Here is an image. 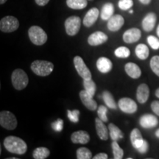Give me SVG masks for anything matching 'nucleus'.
Masks as SVG:
<instances>
[{
    "mask_svg": "<svg viewBox=\"0 0 159 159\" xmlns=\"http://www.w3.org/2000/svg\"><path fill=\"white\" fill-rule=\"evenodd\" d=\"M66 5L74 10H82L88 5L87 0H66Z\"/></svg>",
    "mask_w": 159,
    "mask_h": 159,
    "instance_id": "27",
    "label": "nucleus"
},
{
    "mask_svg": "<svg viewBox=\"0 0 159 159\" xmlns=\"http://www.w3.org/2000/svg\"><path fill=\"white\" fill-rule=\"evenodd\" d=\"M28 35L31 42L37 46L44 44L48 39L46 32L39 26H32L28 30Z\"/></svg>",
    "mask_w": 159,
    "mask_h": 159,
    "instance_id": "4",
    "label": "nucleus"
},
{
    "mask_svg": "<svg viewBox=\"0 0 159 159\" xmlns=\"http://www.w3.org/2000/svg\"><path fill=\"white\" fill-rule=\"evenodd\" d=\"M114 13V6L112 3H105L102 6V11H101L100 16L101 19L105 21H108L113 16Z\"/></svg>",
    "mask_w": 159,
    "mask_h": 159,
    "instance_id": "23",
    "label": "nucleus"
},
{
    "mask_svg": "<svg viewBox=\"0 0 159 159\" xmlns=\"http://www.w3.org/2000/svg\"><path fill=\"white\" fill-rule=\"evenodd\" d=\"M156 33H157V35H158V37L159 38V25H158V27H157Z\"/></svg>",
    "mask_w": 159,
    "mask_h": 159,
    "instance_id": "46",
    "label": "nucleus"
},
{
    "mask_svg": "<svg viewBox=\"0 0 159 159\" xmlns=\"http://www.w3.org/2000/svg\"><path fill=\"white\" fill-rule=\"evenodd\" d=\"M111 147H112L114 158L122 159L123 158V156H124V151L119 147L118 143H117V141H113L112 144H111Z\"/></svg>",
    "mask_w": 159,
    "mask_h": 159,
    "instance_id": "30",
    "label": "nucleus"
},
{
    "mask_svg": "<svg viewBox=\"0 0 159 159\" xmlns=\"http://www.w3.org/2000/svg\"><path fill=\"white\" fill-rule=\"evenodd\" d=\"M6 2H7V0H0V4H1V5H3V4H5Z\"/></svg>",
    "mask_w": 159,
    "mask_h": 159,
    "instance_id": "47",
    "label": "nucleus"
},
{
    "mask_svg": "<svg viewBox=\"0 0 159 159\" xmlns=\"http://www.w3.org/2000/svg\"><path fill=\"white\" fill-rule=\"evenodd\" d=\"M141 3H142L143 5H148L150 3L151 0H139Z\"/></svg>",
    "mask_w": 159,
    "mask_h": 159,
    "instance_id": "43",
    "label": "nucleus"
},
{
    "mask_svg": "<svg viewBox=\"0 0 159 159\" xmlns=\"http://www.w3.org/2000/svg\"><path fill=\"white\" fill-rule=\"evenodd\" d=\"M135 52L138 58L141 60H146L150 54V50H149L148 47L144 43H139L137 45L135 49Z\"/></svg>",
    "mask_w": 159,
    "mask_h": 159,
    "instance_id": "25",
    "label": "nucleus"
},
{
    "mask_svg": "<svg viewBox=\"0 0 159 159\" xmlns=\"http://www.w3.org/2000/svg\"><path fill=\"white\" fill-rule=\"evenodd\" d=\"M155 94H156V96L158 97V98H159V88L156 91V93H155Z\"/></svg>",
    "mask_w": 159,
    "mask_h": 159,
    "instance_id": "44",
    "label": "nucleus"
},
{
    "mask_svg": "<svg viewBox=\"0 0 159 159\" xmlns=\"http://www.w3.org/2000/svg\"><path fill=\"white\" fill-rule=\"evenodd\" d=\"M81 26V19L78 16L69 17L65 21V29L67 35L74 36L80 31Z\"/></svg>",
    "mask_w": 159,
    "mask_h": 159,
    "instance_id": "7",
    "label": "nucleus"
},
{
    "mask_svg": "<svg viewBox=\"0 0 159 159\" xmlns=\"http://www.w3.org/2000/svg\"><path fill=\"white\" fill-rule=\"evenodd\" d=\"M108 130L110 133L111 139L113 141H118L119 139H122L124 137L122 131L119 129L116 125L113 123H110L108 125Z\"/></svg>",
    "mask_w": 159,
    "mask_h": 159,
    "instance_id": "24",
    "label": "nucleus"
},
{
    "mask_svg": "<svg viewBox=\"0 0 159 159\" xmlns=\"http://www.w3.org/2000/svg\"><path fill=\"white\" fill-rule=\"evenodd\" d=\"M114 54L117 57H121V58H127L130 56V51L128 47H120L117 48L114 52Z\"/></svg>",
    "mask_w": 159,
    "mask_h": 159,
    "instance_id": "32",
    "label": "nucleus"
},
{
    "mask_svg": "<svg viewBox=\"0 0 159 159\" xmlns=\"http://www.w3.org/2000/svg\"><path fill=\"white\" fill-rule=\"evenodd\" d=\"M4 147L8 152L17 155L25 154L27 150V145L25 141L13 136L6 137L4 140Z\"/></svg>",
    "mask_w": 159,
    "mask_h": 159,
    "instance_id": "1",
    "label": "nucleus"
},
{
    "mask_svg": "<svg viewBox=\"0 0 159 159\" xmlns=\"http://www.w3.org/2000/svg\"><path fill=\"white\" fill-rule=\"evenodd\" d=\"M140 125L144 128H152L158 124V119L152 114H144L139 119Z\"/></svg>",
    "mask_w": 159,
    "mask_h": 159,
    "instance_id": "13",
    "label": "nucleus"
},
{
    "mask_svg": "<svg viewBox=\"0 0 159 159\" xmlns=\"http://www.w3.org/2000/svg\"><path fill=\"white\" fill-rule=\"evenodd\" d=\"M103 122H103L102 120H101L99 117L98 118L95 119L96 130H97V135H98L99 138L101 140L106 141V140H108V139L109 137L108 130Z\"/></svg>",
    "mask_w": 159,
    "mask_h": 159,
    "instance_id": "18",
    "label": "nucleus"
},
{
    "mask_svg": "<svg viewBox=\"0 0 159 159\" xmlns=\"http://www.w3.org/2000/svg\"><path fill=\"white\" fill-rule=\"evenodd\" d=\"M19 21L16 17L5 16L0 21V30L3 33H12L19 28Z\"/></svg>",
    "mask_w": 159,
    "mask_h": 159,
    "instance_id": "6",
    "label": "nucleus"
},
{
    "mask_svg": "<svg viewBox=\"0 0 159 159\" xmlns=\"http://www.w3.org/2000/svg\"><path fill=\"white\" fill-rule=\"evenodd\" d=\"M148 42L151 48L155 50L159 49V39L154 35H149L148 37Z\"/></svg>",
    "mask_w": 159,
    "mask_h": 159,
    "instance_id": "36",
    "label": "nucleus"
},
{
    "mask_svg": "<svg viewBox=\"0 0 159 159\" xmlns=\"http://www.w3.org/2000/svg\"><path fill=\"white\" fill-rule=\"evenodd\" d=\"M107 112L108 109L104 105H99L98 110H97V115L101 120H102L104 122H107L108 121V116H107Z\"/></svg>",
    "mask_w": 159,
    "mask_h": 159,
    "instance_id": "34",
    "label": "nucleus"
},
{
    "mask_svg": "<svg viewBox=\"0 0 159 159\" xmlns=\"http://www.w3.org/2000/svg\"><path fill=\"white\" fill-rule=\"evenodd\" d=\"M99 15V10L96 8V7H93V8L90 9L87 12L84 19H83V25L87 27H91V26L96 22L97 19H98Z\"/></svg>",
    "mask_w": 159,
    "mask_h": 159,
    "instance_id": "17",
    "label": "nucleus"
},
{
    "mask_svg": "<svg viewBox=\"0 0 159 159\" xmlns=\"http://www.w3.org/2000/svg\"><path fill=\"white\" fill-rule=\"evenodd\" d=\"M125 72L133 79H138L142 75L140 67L134 63H128L125 66Z\"/></svg>",
    "mask_w": 159,
    "mask_h": 159,
    "instance_id": "21",
    "label": "nucleus"
},
{
    "mask_svg": "<svg viewBox=\"0 0 159 159\" xmlns=\"http://www.w3.org/2000/svg\"><path fill=\"white\" fill-rule=\"evenodd\" d=\"M50 155V151L47 148H38L33 150V157L35 159H45Z\"/></svg>",
    "mask_w": 159,
    "mask_h": 159,
    "instance_id": "28",
    "label": "nucleus"
},
{
    "mask_svg": "<svg viewBox=\"0 0 159 159\" xmlns=\"http://www.w3.org/2000/svg\"><path fill=\"white\" fill-rule=\"evenodd\" d=\"M52 128L55 131L61 132L63 128V120L61 119H57L56 121L52 123Z\"/></svg>",
    "mask_w": 159,
    "mask_h": 159,
    "instance_id": "38",
    "label": "nucleus"
},
{
    "mask_svg": "<svg viewBox=\"0 0 159 159\" xmlns=\"http://www.w3.org/2000/svg\"><path fill=\"white\" fill-rule=\"evenodd\" d=\"M31 69L36 75L41 77L48 76L52 72L54 65L47 61H35L32 63Z\"/></svg>",
    "mask_w": 159,
    "mask_h": 159,
    "instance_id": "2",
    "label": "nucleus"
},
{
    "mask_svg": "<svg viewBox=\"0 0 159 159\" xmlns=\"http://www.w3.org/2000/svg\"><path fill=\"white\" fill-rule=\"evenodd\" d=\"M67 114H68V118L71 122L76 123L79 121V116H80V111L78 110H74V111H70L69 110L67 111Z\"/></svg>",
    "mask_w": 159,
    "mask_h": 159,
    "instance_id": "37",
    "label": "nucleus"
},
{
    "mask_svg": "<svg viewBox=\"0 0 159 159\" xmlns=\"http://www.w3.org/2000/svg\"><path fill=\"white\" fill-rule=\"evenodd\" d=\"M102 98L103 100L105 103V105H107V107H108L111 109H116L117 108V105L116 101L113 97V95L111 94V92H109L108 91H105L102 93Z\"/></svg>",
    "mask_w": 159,
    "mask_h": 159,
    "instance_id": "26",
    "label": "nucleus"
},
{
    "mask_svg": "<svg viewBox=\"0 0 159 159\" xmlns=\"http://www.w3.org/2000/svg\"><path fill=\"white\" fill-rule=\"evenodd\" d=\"M142 36L141 30L138 28H131L125 31L123 34V41L127 43L137 42Z\"/></svg>",
    "mask_w": 159,
    "mask_h": 159,
    "instance_id": "11",
    "label": "nucleus"
},
{
    "mask_svg": "<svg viewBox=\"0 0 159 159\" xmlns=\"http://www.w3.org/2000/svg\"><path fill=\"white\" fill-rule=\"evenodd\" d=\"M150 95V89L148 85L145 83H142L138 86L136 91L137 100L141 104H144L148 101Z\"/></svg>",
    "mask_w": 159,
    "mask_h": 159,
    "instance_id": "16",
    "label": "nucleus"
},
{
    "mask_svg": "<svg viewBox=\"0 0 159 159\" xmlns=\"http://www.w3.org/2000/svg\"><path fill=\"white\" fill-rule=\"evenodd\" d=\"M150 65L152 71L159 77V55H155L151 58Z\"/></svg>",
    "mask_w": 159,
    "mask_h": 159,
    "instance_id": "33",
    "label": "nucleus"
},
{
    "mask_svg": "<svg viewBox=\"0 0 159 159\" xmlns=\"http://www.w3.org/2000/svg\"><path fill=\"white\" fill-rule=\"evenodd\" d=\"M97 67L101 73L107 74L112 69L113 63L110 59L105 57H101L97 60Z\"/></svg>",
    "mask_w": 159,
    "mask_h": 159,
    "instance_id": "19",
    "label": "nucleus"
},
{
    "mask_svg": "<svg viewBox=\"0 0 159 159\" xmlns=\"http://www.w3.org/2000/svg\"><path fill=\"white\" fill-rule=\"evenodd\" d=\"M0 125L8 130H13L17 127V119L13 113L2 111L0 113Z\"/></svg>",
    "mask_w": 159,
    "mask_h": 159,
    "instance_id": "5",
    "label": "nucleus"
},
{
    "mask_svg": "<svg viewBox=\"0 0 159 159\" xmlns=\"http://www.w3.org/2000/svg\"><path fill=\"white\" fill-rule=\"evenodd\" d=\"M130 142L135 149H138L144 142L142 135L139 129L135 128L130 133Z\"/></svg>",
    "mask_w": 159,
    "mask_h": 159,
    "instance_id": "22",
    "label": "nucleus"
},
{
    "mask_svg": "<svg viewBox=\"0 0 159 159\" xmlns=\"http://www.w3.org/2000/svg\"><path fill=\"white\" fill-rule=\"evenodd\" d=\"M108 158V155L105 153V152H100V153L97 154L96 156L93 157V158L94 159H107Z\"/></svg>",
    "mask_w": 159,
    "mask_h": 159,
    "instance_id": "41",
    "label": "nucleus"
},
{
    "mask_svg": "<svg viewBox=\"0 0 159 159\" xmlns=\"http://www.w3.org/2000/svg\"><path fill=\"white\" fill-rule=\"evenodd\" d=\"M151 109L155 114L159 116V101H153L151 103Z\"/></svg>",
    "mask_w": 159,
    "mask_h": 159,
    "instance_id": "40",
    "label": "nucleus"
},
{
    "mask_svg": "<svg viewBox=\"0 0 159 159\" xmlns=\"http://www.w3.org/2000/svg\"><path fill=\"white\" fill-rule=\"evenodd\" d=\"M71 140L74 144H85L90 141V136L86 131H75L71 136Z\"/></svg>",
    "mask_w": 159,
    "mask_h": 159,
    "instance_id": "15",
    "label": "nucleus"
},
{
    "mask_svg": "<svg viewBox=\"0 0 159 159\" xmlns=\"http://www.w3.org/2000/svg\"><path fill=\"white\" fill-rule=\"evenodd\" d=\"M80 98L84 106L86 107L89 110L94 111L97 108V103L93 99V96L89 94L85 90H83L80 92Z\"/></svg>",
    "mask_w": 159,
    "mask_h": 159,
    "instance_id": "10",
    "label": "nucleus"
},
{
    "mask_svg": "<svg viewBox=\"0 0 159 159\" xmlns=\"http://www.w3.org/2000/svg\"><path fill=\"white\" fill-rule=\"evenodd\" d=\"M35 3L39 6H45L47 5L49 2V0H35Z\"/></svg>",
    "mask_w": 159,
    "mask_h": 159,
    "instance_id": "42",
    "label": "nucleus"
},
{
    "mask_svg": "<svg viewBox=\"0 0 159 159\" xmlns=\"http://www.w3.org/2000/svg\"><path fill=\"white\" fill-rule=\"evenodd\" d=\"M83 86L85 90L90 94L91 96L94 97L97 90V85L91 79H84L83 80Z\"/></svg>",
    "mask_w": 159,
    "mask_h": 159,
    "instance_id": "29",
    "label": "nucleus"
},
{
    "mask_svg": "<svg viewBox=\"0 0 159 159\" xmlns=\"http://www.w3.org/2000/svg\"><path fill=\"white\" fill-rule=\"evenodd\" d=\"M73 61H74L75 69H76L77 73H78L80 76L82 77L83 80L91 79L92 75H91V71L88 67H87V66L85 65L82 57L80 56H75Z\"/></svg>",
    "mask_w": 159,
    "mask_h": 159,
    "instance_id": "8",
    "label": "nucleus"
},
{
    "mask_svg": "<svg viewBox=\"0 0 159 159\" xmlns=\"http://www.w3.org/2000/svg\"><path fill=\"white\" fill-rule=\"evenodd\" d=\"M11 80L13 87L16 90H23L27 87L29 83V78L27 73L21 69H15L11 75Z\"/></svg>",
    "mask_w": 159,
    "mask_h": 159,
    "instance_id": "3",
    "label": "nucleus"
},
{
    "mask_svg": "<svg viewBox=\"0 0 159 159\" xmlns=\"http://www.w3.org/2000/svg\"><path fill=\"white\" fill-rule=\"evenodd\" d=\"M156 136L157 138L159 139V129H158V130H156Z\"/></svg>",
    "mask_w": 159,
    "mask_h": 159,
    "instance_id": "45",
    "label": "nucleus"
},
{
    "mask_svg": "<svg viewBox=\"0 0 159 159\" xmlns=\"http://www.w3.org/2000/svg\"><path fill=\"white\" fill-rule=\"evenodd\" d=\"M119 7L122 11H127L130 9L134 5L133 0H119Z\"/></svg>",
    "mask_w": 159,
    "mask_h": 159,
    "instance_id": "35",
    "label": "nucleus"
},
{
    "mask_svg": "<svg viewBox=\"0 0 159 159\" xmlns=\"http://www.w3.org/2000/svg\"><path fill=\"white\" fill-rule=\"evenodd\" d=\"M108 35L101 31L94 32L88 38V43L91 46H99L108 41Z\"/></svg>",
    "mask_w": 159,
    "mask_h": 159,
    "instance_id": "12",
    "label": "nucleus"
},
{
    "mask_svg": "<svg viewBox=\"0 0 159 159\" xmlns=\"http://www.w3.org/2000/svg\"><path fill=\"white\" fill-rule=\"evenodd\" d=\"M125 19L121 15L113 16L108 21V29L111 32H116L124 25Z\"/></svg>",
    "mask_w": 159,
    "mask_h": 159,
    "instance_id": "14",
    "label": "nucleus"
},
{
    "mask_svg": "<svg viewBox=\"0 0 159 159\" xmlns=\"http://www.w3.org/2000/svg\"><path fill=\"white\" fill-rule=\"evenodd\" d=\"M118 105L121 111L128 114H134L135 112H136L137 108H138L136 102L128 97H123L119 99Z\"/></svg>",
    "mask_w": 159,
    "mask_h": 159,
    "instance_id": "9",
    "label": "nucleus"
},
{
    "mask_svg": "<svg viewBox=\"0 0 159 159\" xmlns=\"http://www.w3.org/2000/svg\"><path fill=\"white\" fill-rule=\"evenodd\" d=\"M157 20V16L154 13H149L144 18L142 21L143 30L146 32L152 31L155 27Z\"/></svg>",
    "mask_w": 159,
    "mask_h": 159,
    "instance_id": "20",
    "label": "nucleus"
},
{
    "mask_svg": "<svg viewBox=\"0 0 159 159\" xmlns=\"http://www.w3.org/2000/svg\"><path fill=\"white\" fill-rule=\"evenodd\" d=\"M129 13H130V14H132V13H134V11H133V10H130V11H129Z\"/></svg>",
    "mask_w": 159,
    "mask_h": 159,
    "instance_id": "48",
    "label": "nucleus"
},
{
    "mask_svg": "<svg viewBox=\"0 0 159 159\" xmlns=\"http://www.w3.org/2000/svg\"><path fill=\"white\" fill-rule=\"evenodd\" d=\"M92 158V152L86 148H80L77 150V159H90Z\"/></svg>",
    "mask_w": 159,
    "mask_h": 159,
    "instance_id": "31",
    "label": "nucleus"
},
{
    "mask_svg": "<svg viewBox=\"0 0 159 159\" xmlns=\"http://www.w3.org/2000/svg\"><path fill=\"white\" fill-rule=\"evenodd\" d=\"M149 149V144H148V142H147L146 140H144V142H143V144L141 145L139 148L137 149V150L139 151V152H140L141 154H144L146 153L147 152H148Z\"/></svg>",
    "mask_w": 159,
    "mask_h": 159,
    "instance_id": "39",
    "label": "nucleus"
}]
</instances>
